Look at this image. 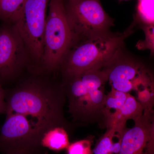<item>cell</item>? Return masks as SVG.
Instances as JSON below:
<instances>
[{
	"label": "cell",
	"mask_w": 154,
	"mask_h": 154,
	"mask_svg": "<svg viewBox=\"0 0 154 154\" xmlns=\"http://www.w3.org/2000/svg\"><path fill=\"white\" fill-rule=\"evenodd\" d=\"M66 99L63 86L57 87L38 79L25 81L6 92V115L16 113L28 121L40 141L48 130L70 125L63 113Z\"/></svg>",
	"instance_id": "1"
},
{
	"label": "cell",
	"mask_w": 154,
	"mask_h": 154,
	"mask_svg": "<svg viewBox=\"0 0 154 154\" xmlns=\"http://www.w3.org/2000/svg\"><path fill=\"white\" fill-rule=\"evenodd\" d=\"M63 77L62 85L73 120L83 123L98 122L103 126L105 86L108 81L106 68Z\"/></svg>",
	"instance_id": "2"
},
{
	"label": "cell",
	"mask_w": 154,
	"mask_h": 154,
	"mask_svg": "<svg viewBox=\"0 0 154 154\" xmlns=\"http://www.w3.org/2000/svg\"><path fill=\"white\" fill-rule=\"evenodd\" d=\"M132 30L74 39L61 65L63 76L107 67Z\"/></svg>",
	"instance_id": "3"
},
{
	"label": "cell",
	"mask_w": 154,
	"mask_h": 154,
	"mask_svg": "<svg viewBox=\"0 0 154 154\" xmlns=\"http://www.w3.org/2000/svg\"><path fill=\"white\" fill-rule=\"evenodd\" d=\"M73 41V35L67 17L64 0H49L42 62L45 70L52 72L60 67Z\"/></svg>",
	"instance_id": "4"
},
{
	"label": "cell",
	"mask_w": 154,
	"mask_h": 154,
	"mask_svg": "<svg viewBox=\"0 0 154 154\" xmlns=\"http://www.w3.org/2000/svg\"><path fill=\"white\" fill-rule=\"evenodd\" d=\"M64 5L73 40L110 33L114 25L100 0H64Z\"/></svg>",
	"instance_id": "5"
},
{
	"label": "cell",
	"mask_w": 154,
	"mask_h": 154,
	"mask_svg": "<svg viewBox=\"0 0 154 154\" xmlns=\"http://www.w3.org/2000/svg\"><path fill=\"white\" fill-rule=\"evenodd\" d=\"M49 0H26L14 23L33 59L42 62L46 10Z\"/></svg>",
	"instance_id": "6"
},
{
	"label": "cell",
	"mask_w": 154,
	"mask_h": 154,
	"mask_svg": "<svg viewBox=\"0 0 154 154\" xmlns=\"http://www.w3.org/2000/svg\"><path fill=\"white\" fill-rule=\"evenodd\" d=\"M119 51L106 68L111 88L128 93L154 87L152 75L144 66L137 62L122 57Z\"/></svg>",
	"instance_id": "7"
},
{
	"label": "cell",
	"mask_w": 154,
	"mask_h": 154,
	"mask_svg": "<svg viewBox=\"0 0 154 154\" xmlns=\"http://www.w3.org/2000/svg\"><path fill=\"white\" fill-rule=\"evenodd\" d=\"M27 49L14 25L0 28V82L14 78L26 61Z\"/></svg>",
	"instance_id": "8"
},
{
	"label": "cell",
	"mask_w": 154,
	"mask_h": 154,
	"mask_svg": "<svg viewBox=\"0 0 154 154\" xmlns=\"http://www.w3.org/2000/svg\"><path fill=\"white\" fill-rule=\"evenodd\" d=\"M134 121V126L123 133L118 154H154L153 110L143 111Z\"/></svg>",
	"instance_id": "9"
},
{
	"label": "cell",
	"mask_w": 154,
	"mask_h": 154,
	"mask_svg": "<svg viewBox=\"0 0 154 154\" xmlns=\"http://www.w3.org/2000/svg\"><path fill=\"white\" fill-rule=\"evenodd\" d=\"M126 123L122 122L107 128L106 132L97 141L93 154H118L122 135L126 128Z\"/></svg>",
	"instance_id": "10"
},
{
	"label": "cell",
	"mask_w": 154,
	"mask_h": 154,
	"mask_svg": "<svg viewBox=\"0 0 154 154\" xmlns=\"http://www.w3.org/2000/svg\"><path fill=\"white\" fill-rule=\"evenodd\" d=\"M69 130L63 126H56L48 130L43 134L40 141V146L55 152L66 149L70 143Z\"/></svg>",
	"instance_id": "11"
},
{
	"label": "cell",
	"mask_w": 154,
	"mask_h": 154,
	"mask_svg": "<svg viewBox=\"0 0 154 154\" xmlns=\"http://www.w3.org/2000/svg\"><path fill=\"white\" fill-rule=\"evenodd\" d=\"M143 109L135 97L128 94L124 105L118 112L110 118L106 128L113 125L126 122L128 119L134 120L142 115Z\"/></svg>",
	"instance_id": "12"
},
{
	"label": "cell",
	"mask_w": 154,
	"mask_h": 154,
	"mask_svg": "<svg viewBox=\"0 0 154 154\" xmlns=\"http://www.w3.org/2000/svg\"><path fill=\"white\" fill-rule=\"evenodd\" d=\"M128 94L111 88L106 94L103 111V126L106 128L110 118L121 109Z\"/></svg>",
	"instance_id": "13"
},
{
	"label": "cell",
	"mask_w": 154,
	"mask_h": 154,
	"mask_svg": "<svg viewBox=\"0 0 154 154\" xmlns=\"http://www.w3.org/2000/svg\"><path fill=\"white\" fill-rule=\"evenodd\" d=\"M26 0H0V19L14 23L21 13Z\"/></svg>",
	"instance_id": "14"
},
{
	"label": "cell",
	"mask_w": 154,
	"mask_h": 154,
	"mask_svg": "<svg viewBox=\"0 0 154 154\" xmlns=\"http://www.w3.org/2000/svg\"><path fill=\"white\" fill-rule=\"evenodd\" d=\"M154 0H138L135 19L143 25H154Z\"/></svg>",
	"instance_id": "15"
},
{
	"label": "cell",
	"mask_w": 154,
	"mask_h": 154,
	"mask_svg": "<svg viewBox=\"0 0 154 154\" xmlns=\"http://www.w3.org/2000/svg\"><path fill=\"white\" fill-rule=\"evenodd\" d=\"M93 140L91 138L76 141L67 148V154H93Z\"/></svg>",
	"instance_id": "16"
},
{
	"label": "cell",
	"mask_w": 154,
	"mask_h": 154,
	"mask_svg": "<svg viewBox=\"0 0 154 154\" xmlns=\"http://www.w3.org/2000/svg\"><path fill=\"white\" fill-rule=\"evenodd\" d=\"M143 29L145 34V39L143 41L138 42L137 45V47L139 49H149L151 54H153L154 25H143Z\"/></svg>",
	"instance_id": "17"
},
{
	"label": "cell",
	"mask_w": 154,
	"mask_h": 154,
	"mask_svg": "<svg viewBox=\"0 0 154 154\" xmlns=\"http://www.w3.org/2000/svg\"><path fill=\"white\" fill-rule=\"evenodd\" d=\"M3 154H47L44 148L39 147L35 148L16 149Z\"/></svg>",
	"instance_id": "18"
},
{
	"label": "cell",
	"mask_w": 154,
	"mask_h": 154,
	"mask_svg": "<svg viewBox=\"0 0 154 154\" xmlns=\"http://www.w3.org/2000/svg\"><path fill=\"white\" fill-rule=\"evenodd\" d=\"M5 96L6 91L3 89L0 82V114L6 113Z\"/></svg>",
	"instance_id": "19"
}]
</instances>
